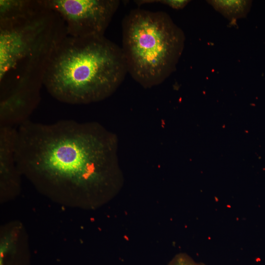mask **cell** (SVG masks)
Wrapping results in <instances>:
<instances>
[{
  "label": "cell",
  "mask_w": 265,
  "mask_h": 265,
  "mask_svg": "<svg viewBox=\"0 0 265 265\" xmlns=\"http://www.w3.org/2000/svg\"><path fill=\"white\" fill-rule=\"evenodd\" d=\"M17 131L18 168L45 194L104 201L121 189L118 138L100 123L62 120L43 124L28 120Z\"/></svg>",
  "instance_id": "cell-1"
},
{
  "label": "cell",
  "mask_w": 265,
  "mask_h": 265,
  "mask_svg": "<svg viewBox=\"0 0 265 265\" xmlns=\"http://www.w3.org/2000/svg\"><path fill=\"white\" fill-rule=\"evenodd\" d=\"M127 73L121 48L104 36H67L50 59L43 85L61 102L88 104L112 95Z\"/></svg>",
  "instance_id": "cell-2"
},
{
  "label": "cell",
  "mask_w": 265,
  "mask_h": 265,
  "mask_svg": "<svg viewBox=\"0 0 265 265\" xmlns=\"http://www.w3.org/2000/svg\"><path fill=\"white\" fill-rule=\"evenodd\" d=\"M42 0L32 14L0 24V96L18 89L41 90L50 58L68 36L62 19Z\"/></svg>",
  "instance_id": "cell-3"
},
{
  "label": "cell",
  "mask_w": 265,
  "mask_h": 265,
  "mask_svg": "<svg viewBox=\"0 0 265 265\" xmlns=\"http://www.w3.org/2000/svg\"><path fill=\"white\" fill-rule=\"evenodd\" d=\"M121 50L128 73L144 88L163 82L176 69L185 36L163 11L132 10L122 23Z\"/></svg>",
  "instance_id": "cell-4"
},
{
  "label": "cell",
  "mask_w": 265,
  "mask_h": 265,
  "mask_svg": "<svg viewBox=\"0 0 265 265\" xmlns=\"http://www.w3.org/2000/svg\"><path fill=\"white\" fill-rule=\"evenodd\" d=\"M65 24L68 36H104L120 1L118 0H43Z\"/></svg>",
  "instance_id": "cell-5"
},
{
  "label": "cell",
  "mask_w": 265,
  "mask_h": 265,
  "mask_svg": "<svg viewBox=\"0 0 265 265\" xmlns=\"http://www.w3.org/2000/svg\"><path fill=\"white\" fill-rule=\"evenodd\" d=\"M17 128L0 126V175L1 195L15 196L20 191V175L17 165L15 151Z\"/></svg>",
  "instance_id": "cell-6"
},
{
  "label": "cell",
  "mask_w": 265,
  "mask_h": 265,
  "mask_svg": "<svg viewBox=\"0 0 265 265\" xmlns=\"http://www.w3.org/2000/svg\"><path fill=\"white\" fill-rule=\"evenodd\" d=\"M43 5L42 0H0V24L27 17Z\"/></svg>",
  "instance_id": "cell-7"
},
{
  "label": "cell",
  "mask_w": 265,
  "mask_h": 265,
  "mask_svg": "<svg viewBox=\"0 0 265 265\" xmlns=\"http://www.w3.org/2000/svg\"><path fill=\"white\" fill-rule=\"evenodd\" d=\"M208 3L232 23L238 19L245 18L250 11L252 1L240 0H212Z\"/></svg>",
  "instance_id": "cell-8"
},
{
  "label": "cell",
  "mask_w": 265,
  "mask_h": 265,
  "mask_svg": "<svg viewBox=\"0 0 265 265\" xmlns=\"http://www.w3.org/2000/svg\"><path fill=\"white\" fill-rule=\"evenodd\" d=\"M190 1L187 0H136L135 2L138 5L153 3L159 2L163 4L168 6L175 9H181L184 8L188 3Z\"/></svg>",
  "instance_id": "cell-9"
},
{
  "label": "cell",
  "mask_w": 265,
  "mask_h": 265,
  "mask_svg": "<svg viewBox=\"0 0 265 265\" xmlns=\"http://www.w3.org/2000/svg\"><path fill=\"white\" fill-rule=\"evenodd\" d=\"M168 265H203L195 262L186 254L181 253L176 255Z\"/></svg>",
  "instance_id": "cell-10"
}]
</instances>
